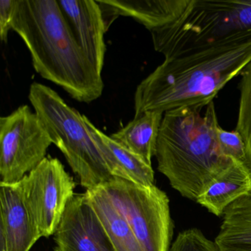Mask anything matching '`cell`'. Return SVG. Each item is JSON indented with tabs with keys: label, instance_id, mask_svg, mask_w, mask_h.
I'll return each instance as SVG.
<instances>
[{
	"label": "cell",
	"instance_id": "cell-1",
	"mask_svg": "<svg viewBox=\"0 0 251 251\" xmlns=\"http://www.w3.org/2000/svg\"><path fill=\"white\" fill-rule=\"evenodd\" d=\"M12 30L25 44L33 68L73 99L90 103L103 91L98 73L80 48L58 0H17Z\"/></svg>",
	"mask_w": 251,
	"mask_h": 251
},
{
	"label": "cell",
	"instance_id": "cell-18",
	"mask_svg": "<svg viewBox=\"0 0 251 251\" xmlns=\"http://www.w3.org/2000/svg\"><path fill=\"white\" fill-rule=\"evenodd\" d=\"M241 75L239 88V114L236 129L243 139L246 152V165L251 172V61Z\"/></svg>",
	"mask_w": 251,
	"mask_h": 251
},
{
	"label": "cell",
	"instance_id": "cell-7",
	"mask_svg": "<svg viewBox=\"0 0 251 251\" xmlns=\"http://www.w3.org/2000/svg\"><path fill=\"white\" fill-rule=\"evenodd\" d=\"M52 139L27 105L0 118V183L21 180L45 158Z\"/></svg>",
	"mask_w": 251,
	"mask_h": 251
},
{
	"label": "cell",
	"instance_id": "cell-4",
	"mask_svg": "<svg viewBox=\"0 0 251 251\" xmlns=\"http://www.w3.org/2000/svg\"><path fill=\"white\" fill-rule=\"evenodd\" d=\"M165 59L251 38V0H192L170 25L151 32Z\"/></svg>",
	"mask_w": 251,
	"mask_h": 251
},
{
	"label": "cell",
	"instance_id": "cell-8",
	"mask_svg": "<svg viewBox=\"0 0 251 251\" xmlns=\"http://www.w3.org/2000/svg\"><path fill=\"white\" fill-rule=\"evenodd\" d=\"M26 205L42 237L54 235L76 183L61 161L46 157L20 180Z\"/></svg>",
	"mask_w": 251,
	"mask_h": 251
},
{
	"label": "cell",
	"instance_id": "cell-10",
	"mask_svg": "<svg viewBox=\"0 0 251 251\" xmlns=\"http://www.w3.org/2000/svg\"><path fill=\"white\" fill-rule=\"evenodd\" d=\"M42 237L20 181L0 183V251H30Z\"/></svg>",
	"mask_w": 251,
	"mask_h": 251
},
{
	"label": "cell",
	"instance_id": "cell-14",
	"mask_svg": "<svg viewBox=\"0 0 251 251\" xmlns=\"http://www.w3.org/2000/svg\"><path fill=\"white\" fill-rule=\"evenodd\" d=\"M251 195V170L246 164L233 158L230 166L210 183L196 202L211 214L221 217L235 201Z\"/></svg>",
	"mask_w": 251,
	"mask_h": 251
},
{
	"label": "cell",
	"instance_id": "cell-13",
	"mask_svg": "<svg viewBox=\"0 0 251 251\" xmlns=\"http://www.w3.org/2000/svg\"><path fill=\"white\" fill-rule=\"evenodd\" d=\"M85 121L113 177L143 186L155 185L152 166L95 127L86 116Z\"/></svg>",
	"mask_w": 251,
	"mask_h": 251
},
{
	"label": "cell",
	"instance_id": "cell-9",
	"mask_svg": "<svg viewBox=\"0 0 251 251\" xmlns=\"http://www.w3.org/2000/svg\"><path fill=\"white\" fill-rule=\"evenodd\" d=\"M54 235V251H116L85 193L70 200Z\"/></svg>",
	"mask_w": 251,
	"mask_h": 251
},
{
	"label": "cell",
	"instance_id": "cell-20",
	"mask_svg": "<svg viewBox=\"0 0 251 251\" xmlns=\"http://www.w3.org/2000/svg\"><path fill=\"white\" fill-rule=\"evenodd\" d=\"M217 142L222 153L229 158H233L246 164V152L245 143L242 136L237 130L227 131L217 126Z\"/></svg>",
	"mask_w": 251,
	"mask_h": 251
},
{
	"label": "cell",
	"instance_id": "cell-19",
	"mask_svg": "<svg viewBox=\"0 0 251 251\" xmlns=\"http://www.w3.org/2000/svg\"><path fill=\"white\" fill-rule=\"evenodd\" d=\"M170 251H220L215 242L210 240L196 227L179 232Z\"/></svg>",
	"mask_w": 251,
	"mask_h": 251
},
{
	"label": "cell",
	"instance_id": "cell-2",
	"mask_svg": "<svg viewBox=\"0 0 251 251\" xmlns=\"http://www.w3.org/2000/svg\"><path fill=\"white\" fill-rule=\"evenodd\" d=\"M251 61V38L165 59L138 85L135 115L183 107L202 109Z\"/></svg>",
	"mask_w": 251,
	"mask_h": 251
},
{
	"label": "cell",
	"instance_id": "cell-15",
	"mask_svg": "<svg viewBox=\"0 0 251 251\" xmlns=\"http://www.w3.org/2000/svg\"><path fill=\"white\" fill-rule=\"evenodd\" d=\"M163 116L164 113L159 111H145L135 115L133 120L113 133L111 138L152 166Z\"/></svg>",
	"mask_w": 251,
	"mask_h": 251
},
{
	"label": "cell",
	"instance_id": "cell-5",
	"mask_svg": "<svg viewBox=\"0 0 251 251\" xmlns=\"http://www.w3.org/2000/svg\"><path fill=\"white\" fill-rule=\"evenodd\" d=\"M29 99L52 143L61 151L80 185L87 190L114 178L107 167L85 115L67 105L53 89L32 83Z\"/></svg>",
	"mask_w": 251,
	"mask_h": 251
},
{
	"label": "cell",
	"instance_id": "cell-6",
	"mask_svg": "<svg viewBox=\"0 0 251 251\" xmlns=\"http://www.w3.org/2000/svg\"><path fill=\"white\" fill-rule=\"evenodd\" d=\"M130 225L143 251H170L174 233L166 192L114 177L101 185Z\"/></svg>",
	"mask_w": 251,
	"mask_h": 251
},
{
	"label": "cell",
	"instance_id": "cell-12",
	"mask_svg": "<svg viewBox=\"0 0 251 251\" xmlns=\"http://www.w3.org/2000/svg\"><path fill=\"white\" fill-rule=\"evenodd\" d=\"M107 30L120 16L128 17L152 32L176 23L192 0H97Z\"/></svg>",
	"mask_w": 251,
	"mask_h": 251
},
{
	"label": "cell",
	"instance_id": "cell-16",
	"mask_svg": "<svg viewBox=\"0 0 251 251\" xmlns=\"http://www.w3.org/2000/svg\"><path fill=\"white\" fill-rule=\"evenodd\" d=\"M116 251H143L130 225L102 186L85 192Z\"/></svg>",
	"mask_w": 251,
	"mask_h": 251
},
{
	"label": "cell",
	"instance_id": "cell-3",
	"mask_svg": "<svg viewBox=\"0 0 251 251\" xmlns=\"http://www.w3.org/2000/svg\"><path fill=\"white\" fill-rule=\"evenodd\" d=\"M202 108L183 107L166 111L157 140L158 170L183 198L198 197L231 164L217 142L219 126L214 102Z\"/></svg>",
	"mask_w": 251,
	"mask_h": 251
},
{
	"label": "cell",
	"instance_id": "cell-17",
	"mask_svg": "<svg viewBox=\"0 0 251 251\" xmlns=\"http://www.w3.org/2000/svg\"><path fill=\"white\" fill-rule=\"evenodd\" d=\"M214 239L220 251H251V195L242 197L223 214Z\"/></svg>",
	"mask_w": 251,
	"mask_h": 251
},
{
	"label": "cell",
	"instance_id": "cell-11",
	"mask_svg": "<svg viewBox=\"0 0 251 251\" xmlns=\"http://www.w3.org/2000/svg\"><path fill=\"white\" fill-rule=\"evenodd\" d=\"M76 39L98 73L102 75L106 45L107 27L97 0L58 1Z\"/></svg>",
	"mask_w": 251,
	"mask_h": 251
},
{
	"label": "cell",
	"instance_id": "cell-21",
	"mask_svg": "<svg viewBox=\"0 0 251 251\" xmlns=\"http://www.w3.org/2000/svg\"><path fill=\"white\" fill-rule=\"evenodd\" d=\"M17 0H0V38L2 42H8V33L12 30Z\"/></svg>",
	"mask_w": 251,
	"mask_h": 251
}]
</instances>
